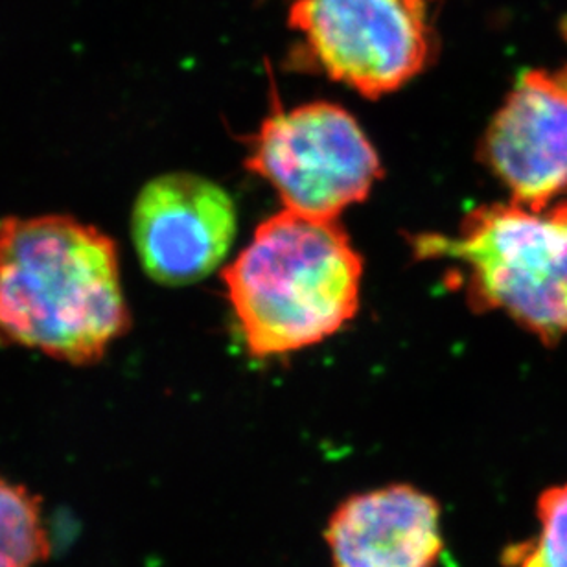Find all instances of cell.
<instances>
[{
	"instance_id": "1",
	"label": "cell",
	"mask_w": 567,
	"mask_h": 567,
	"mask_svg": "<svg viewBox=\"0 0 567 567\" xmlns=\"http://www.w3.org/2000/svg\"><path fill=\"white\" fill-rule=\"evenodd\" d=\"M130 327L113 238L61 214L0 221V343L93 365Z\"/></svg>"
},
{
	"instance_id": "8",
	"label": "cell",
	"mask_w": 567,
	"mask_h": 567,
	"mask_svg": "<svg viewBox=\"0 0 567 567\" xmlns=\"http://www.w3.org/2000/svg\"><path fill=\"white\" fill-rule=\"evenodd\" d=\"M324 536L333 567H435L441 505L415 486H383L344 499Z\"/></svg>"
},
{
	"instance_id": "5",
	"label": "cell",
	"mask_w": 567,
	"mask_h": 567,
	"mask_svg": "<svg viewBox=\"0 0 567 567\" xmlns=\"http://www.w3.org/2000/svg\"><path fill=\"white\" fill-rule=\"evenodd\" d=\"M289 27L321 71L369 99L404 87L430 61L424 0H297Z\"/></svg>"
},
{
	"instance_id": "10",
	"label": "cell",
	"mask_w": 567,
	"mask_h": 567,
	"mask_svg": "<svg viewBox=\"0 0 567 567\" xmlns=\"http://www.w3.org/2000/svg\"><path fill=\"white\" fill-rule=\"evenodd\" d=\"M540 530L535 538L508 546V567H567V483L549 486L536 503Z\"/></svg>"
},
{
	"instance_id": "2",
	"label": "cell",
	"mask_w": 567,
	"mask_h": 567,
	"mask_svg": "<svg viewBox=\"0 0 567 567\" xmlns=\"http://www.w3.org/2000/svg\"><path fill=\"white\" fill-rule=\"evenodd\" d=\"M363 260L338 219L282 208L224 269L227 299L255 358L332 338L358 313Z\"/></svg>"
},
{
	"instance_id": "9",
	"label": "cell",
	"mask_w": 567,
	"mask_h": 567,
	"mask_svg": "<svg viewBox=\"0 0 567 567\" xmlns=\"http://www.w3.org/2000/svg\"><path fill=\"white\" fill-rule=\"evenodd\" d=\"M49 551V527L39 497L0 475V567H41Z\"/></svg>"
},
{
	"instance_id": "6",
	"label": "cell",
	"mask_w": 567,
	"mask_h": 567,
	"mask_svg": "<svg viewBox=\"0 0 567 567\" xmlns=\"http://www.w3.org/2000/svg\"><path fill=\"white\" fill-rule=\"evenodd\" d=\"M142 268L164 286H188L219 268L236 236V207L214 181L174 172L150 181L133 205Z\"/></svg>"
},
{
	"instance_id": "4",
	"label": "cell",
	"mask_w": 567,
	"mask_h": 567,
	"mask_svg": "<svg viewBox=\"0 0 567 567\" xmlns=\"http://www.w3.org/2000/svg\"><path fill=\"white\" fill-rule=\"evenodd\" d=\"M246 166L274 186L286 210L321 219H338L383 177L358 121L330 102L277 107L252 138Z\"/></svg>"
},
{
	"instance_id": "7",
	"label": "cell",
	"mask_w": 567,
	"mask_h": 567,
	"mask_svg": "<svg viewBox=\"0 0 567 567\" xmlns=\"http://www.w3.org/2000/svg\"><path fill=\"white\" fill-rule=\"evenodd\" d=\"M511 202L551 207L567 192V63L519 74L480 144Z\"/></svg>"
},
{
	"instance_id": "3",
	"label": "cell",
	"mask_w": 567,
	"mask_h": 567,
	"mask_svg": "<svg viewBox=\"0 0 567 567\" xmlns=\"http://www.w3.org/2000/svg\"><path fill=\"white\" fill-rule=\"evenodd\" d=\"M410 244L416 260L452 264L447 284L475 313H505L549 347L566 338L567 199L542 210L481 205L455 235L425 233Z\"/></svg>"
}]
</instances>
